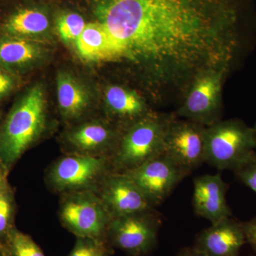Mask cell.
<instances>
[{
    "label": "cell",
    "mask_w": 256,
    "mask_h": 256,
    "mask_svg": "<svg viewBox=\"0 0 256 256\" xmlns=\"http://www.w3.org/2000/svg\"><path fill=\"white\" fill-rule=\"evenodd\" d=\"M228 185L220 174H204L194 180L193 206L195 213L210 224L232 216L226 200Z\"/></svg>",
    "instance_id": "cell-15"
},
{
    "label": "cell",
    "mask_w": 256,
    "mask_h": 256,
    "mask_svg": "<svg viewBox=\"0 0 256 256\" xmlns=\"http://www.w3.org/2000/svg\"><path fill=\"white\" fill-rule=\"evenodd\" d=\"M44 87L36 84L15 101L0 126V160L9 172L46 130Z\"/></svg>",
    "instance_id": "cell-2"
},
{
    "label": "cell",
    "mask_w": 256,
    "mask_h": 256,
    "mask_svg": "<svg viewBox=\"0 0 256 256\" xmlns=\"http://www.w3.org/2000/svg\"><path fill=\"white\" fill-rule=\"evenodd\" d=\"M57 100L62 117L76 120L84 116L90 106V97L84 84L66 70L56 76Z\"/></svg>",
    "instance_id": "cell-19"
},
{
    "label": "cell",
    "mask_w": 256,
    "mask_h": 256,
    "mask_svg": "<svg viewBox=\"0 0 256 256\" xmlns=\"http://www.w3.org/2000/svg\"><path fill=\"white\" fill-rule=\"evenodd\" d=\"M242 0H100L94 9L124 50L159 88L190 82L237 56Z\"/></svg>",
    "instance_id": "cell-1"
},
{
    "label": "cell",
    "mask_w": 256,
    "mask_h": 256,
    "mask_svg": "<svg viewBox=\"0 0 256 256\" xmlns=\"http://www.w3.org/2000/svg\"><path fill=\"white\" fill-rule=\"evenodd\" d=\"M112 248L106 240L76 237L74 248L68 256H110Z\"/></svg>",
    "instance_id": "cell-23"
},
{
    "label": "cell",
    "mask_w": 256,
    "mask_h": 256,
    "mask_svg": "<svg viewBox=\"0 0 256 256\" xmlns=\"http://www.w3.org/2000/svg\"><path fill=\"white\" fill-rule=\"evenodd\" d=\"M21 84V77L0 66V102L16 92Z\"/></svg>",
    "instance_id": "cell-25"
},
{
    "label": "cell",
    "mask_w": 256,
    "mask_h": 256,
    "mask_svg": "<svg viewBox=\"0 0 256 256\" xmlns=\"http://www.w3.org/2000/svg\"><path fill=\"white\" fill-rule=\"evenodd\" d=\"M246 242L242 223L230 216L202 230L194 247L210 256H238Z\"/></svg>",
    "instance_id": "cell-16"
},
{
    "label": "cell",
    "mask_w": 256,
    "mask_h": 256,
    "mask_svg": "<svg viewBox=\"0 0 256 256\" xmlns=\"http://www.w3.org/2000/svg\"><path fill=\"white\" fill-rule=\"evenodd\" d=\"M124 174L136 183L152 206L156 208L190 172L163 152Z\"/></svg>",
    "instance_id": "cell-9"
},
{
    "label": "cell",
    "mask_w": 256,
    "mask_h": 256,
    "mask_svg": "<svg viewBox=\"0 0 256 256\" xmlns=\"http://www.w3.org/2000/svg\"><path fill=\"white\" fill-rule=\"evenodd\" d=\"M228 69L210 68L195 76L176 117L208 127L222 120L224 80Z\"/></svg>",
    "instance_id": "cell-6"
},
{
    "label": "cell",
    "mask_w": 256,
    "mask_h": 256,
    "mask_svg": "<svg viewBox=\"0 0 256 256\" xmlns=\"http://www.w3.org/2000/svg\"><path fill=\"white\" fill-rule=\"evenodd\" d=\"M2 244L5 256H45L32 237L16 227L12 229Z\"/></svg>",
    "instance_id": "cell-21"
},
{
    "label": "cell",
    "mask_w": 256,
    "mask_h": 256,
    "mask_svg": "<svg viewBox=\"0 0 256 256\" xmlns=\"http://www.w3.org/2000/svg\"><path fill=\"white\" fill-rule=\"evenodd\" d=\"M0 256H5L4 248H3V244L1 242H0Z\"/></svg>",
    "instance_id": "cell-29"
},
{
    "label": "cell",
    "mask_w": 256,
    "mask_h": 256,
    "mask_svg": "<svg viewBox=\"0 0 256 256\" xmlns=\"http://www.w3.org/2000/svg\"><path fill=\"white\" fill-rule=\"evenodd\" d=\"M86 24L82 14L72 11L60 12L54 20L57 34L66 44L75 45Z\"/></svg>",
    "instance_id": "cell-20"
},
{
    "label": "cell",
    "mask_w": 256,
    "mask_h": 256,
    "mask_svg": "<svg viewBox=\"0 0 256 256\" xmlns=\"http://www.w3.org/2000/svg\"><path fill=\"white\" fill-rule=\"evenodd\" d=\"M58 216L64 228L76 237L106 240L112 217L96 192L62 194Z\"/></svg>",
    "instance_id": "cell-7"
},
{
    "label": "cell",
    "mask_w": 256,
    "mask_h": 256,
    "mask_svg": "<svg viewBox=\"0 0 256 256\" xmlns=\"http://www.w3.org/2000/svg\"><path fill=\"white\" fill-rule=\"evenodd\" d=\"M254 131H255V134H256V122L255 124V126H254Z\"/></svg>",
    "instance_id": "cell-31"
},
{
    "label": "cell",
    "mask_w": 256,
    "mask_h": 256,
    "mask_svg": "<svg viewBox=\"0 0 256 256\" xmlns=\"http://www.w3.org/2000/svg\"><path fill=\"white\" fill-rule=\"evenodd\" d=\"M16 203L14 192L9 185L0 190V242H4L12 229L15 227Z\"/></svg>",
    "instance_id": "cell-22"
},
{
    "label": "cell",
    "mask_w": 256,
    "mask_h": 256,
    "mask_svg": "<svg viewBox=\"0 0 256 256\" xmlns=\"http://www.w3.org/2000/svg\"><path fill=\"white\" fill-rule=\"evenodd\" d=\"M50 50L44 42L0 36V66L22 77L46 62Z\"/></svg>",
    "instance_id": "cell-14"
},
{
    "label": "cell",
    "mask_w": 256,
    "mask_h": 256,
    "mask_svg": "<svg viewBox=\"0 0 256 256\" xmlns=\"http://www.w3.org/2000/svg\"><path fill=\"white\" fill-rule=\"evenodd\" d=\"M52 16L46 6L14 2L0 13V36L20 37L44 42L52 32Z\"/></svg>",
    "instance_id": "cell-11"
},
{
    "label": "cell",
    "mask_w": 256,
    "mask_h": 256,
    "mask_svg": "<svg viewBox=\"0 0 256 256\" xmlns=\"http://www.w3.org/2000/svg\"><path fill=\"white\" fill-rule=\"evenodd\" d=\"M8 174H9V172L5 168L4 164L0 160V190L9 185L8 182Z\"/></svg>",
    "instance_id": "cell-27"
},
{
    "label": "cell",
    "mask_w": 256,
    "mask_h": 256,
    "mask_svg": "<svg viewBox=\"0 0 256 256\" xmlns=\"http://www.w3.org/2000/svg\"><path fill=\"white\" fill-rule=\"evenodd\" d=\"M178 256H198V252L194 247L185 248L180 250Z\"/></svg>",
    "instance_id": "cell-28"
},
{
    "label": "cell",
    "mask_w": 256,
    "mask_h": 256,
    "mask_svg": "<svg viewBox=\"0 0 256 256\" xmlns=\"http://www.w3.org/2000/svg\"><path fill=\"white\" fill-rule=\"evenodd\" d=\"M104 101L107 114L122 124V131L151 112L144 98L136 90L122 86L110 85L106 88Z\"/></svg>",
    "instance_id": "cell-18"
},
{
    "label": "cell",
    "mask_w": 256,
    "mask_h": 256,
    "mask_svg": "<svg viewBox=\"0 0 256 256\" xmlns=\"http://www.w3.org/2000/svg\"><path fill=\"white\" fill-rule=\"evenodd\" d=\"M111 172L114 170L110 158L67 154L50 166L46 182L52 190L62 194L96 192Z\"/></svg>",
    "instance_id": "cell-5"
},
{
    "label": "cell",
    "mask_w": 256,
    "mask_h": 256,
    "mask_svg": "<svg viewBox=\"0 0 256 256\" xmlns=\"http://www.w3.org/2000/svg\"><path fill=\"white\" fill-rule=\"evenodd\" d=\"M206 128L174 116L166 130L164 153L191 173L205 162Z\"/></svg>",
    "instance_id": "cell-10"
},
{
    "label": "cell",
    "mask_w": 256,
    "mask_h": 256,
    "mask_svg": "<svg viewBox=\"0 0 256 256\" xmlns=\"http://www.w3.org/2000/svg\"><path fill=\"white\" fill-rule=\"evenodd\" d=\"M78 55L92 62L124 60V52L117 40L99 22H88L75 45Z\"/></svg>",
    "instance_id": "cell-17"
},
{
    "label": "cell",
    "mask_w": 256,
    "mask_h": 256,
    "mask_svg": "<svg viewBox=\"0 0 256 256\" xmlns=\"http://www.w3.org/2000/svg\"><path fill=\"white\" fill-rule=\"evenodd\" d=\"M246 242L256 250V217L252 220L242 223Z\"/></svg>",
    "instance_id": "cell-26"
},
{
    "label": "cell",
    "mask_w": 256,
    "mask_h": 256,
    "mask_svg": "<svg viewBox=\"0 0 256 256\" xmlns=\"http://www.w3.org/2000/svg\"><path fill=\"white\" fill-rule=\"evenodd\" d=\"M96 192L112 218L156 210L140 188L124 173L111 172Z\"/></svg>",
    "instance_id": "cell-12"
},
{
    "label": "cell",
    "mask_w": 256,
    "mask_h": 256,
    "mask_svg": "<svg viewBox=\"0 0 256 256\" xmlns=\"http://www.w3.org/2000/svg\"><path fill=\"white\" fill-rule=\"evenodd\" d=\"M161 218L156 210L116 217L110 220L106 240L131 256H146L156 246Z\"/></svg>",
    "instance_id": "cell-8"
},
{
    "label": "cell",
    "mask_w": 256,
    "mask_h": 256,
    "mask_svg": "<svg viewBox=\"0 0 256 256\" xmlns=\"http://www.w3.org/2000/svg\"><path fill=\"white\" fill-rule=\"evenodd\" d=\"M234 174L240 182L256 194V152Z\"/></svg>",
    "instance_id": "cell-24"
},
{
    "label": "cell",
    "mask_w": 256,
    "mask_h": 256,
    "mask_svg": "<svg viewBox=\"0 0 256 256\" xmlns=\"http://www.w3.org/2000/svg\"><path fill=\"white\" fill-rule=\"evenodd\" d=\"M122 131L104 121H89L69 130L66 142L70 148L68 154L110 158L114 154Z\"/></svg>",
    "instance_id": "cell-13"
},
{
    "label": "cell",
    "mask_w": 256,
    "mask_h": 256,
    "mask_svg": "<svg viewBox=\"0 0 256 256\" xmlns=\"http://www.w3.org/2000/svg\"><path fill=\"white\" fill-rule=\"evenodd\" d=\"M254 128L240 119L220 120L206 128L205 162L235 172L256 152Z\"/></svg>",
    "instance_id": "cell-4"
},
{
    "label": "cell",
    "mask_w": 256,
    "mask_h": 256,
    "mask_svg": "<svg viewBox=\"0 0 256 256\" xmlns=\"http://www.w3.org/2000/svg\"><path fill=\"white\" fill-rule=\"evenodd\" d=\"M174 116L151 111L122 131L110 159L114 172H128L162 154L166 130Z\"/></svg>",
    "instance_id": "cell-3"
},
{
    "label": "cell",
    "mask_w": 256,
    "mask_h": 256,
    "mask_svg": "<svg viewBox=\"0 0 256 256\" xmlns=\"http://www.w3.org/2000/svg\"><path fill=\"white\" fill-rule=\"evenodd\" d=\"M196 250L197 252H198V256H210L206 254V252H202V250H198V249H196Z\"/></svg>",
    "instance_id": "cell-30"
}]
</instances>
